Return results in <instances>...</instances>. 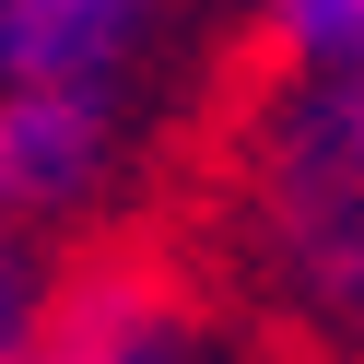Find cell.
Segmentation results:
<instances>
[{
  "instance_id": "5b68a950",
  "label": "cell",
  "mask_w": 364,
  "mask_h": 364,
  "mask_svg": "<svg viewBox=\"0 0 364 364\" xmlns=\"http://www.w3.org/2000/svg\"><path fill=\"white\" fill-rule=\"evenodd\" d=\"M59 306H71V282L48 270L36 223H12V212H0V364H36V353H48Z\"/></svg>"
},
{
  "instance_id": "277c9868",
  "label": "cell",
  "mask_w": 364,
  "mask_h": 364,
  "mask_svg": "<svg viewBox=\"0 0 364 364\" xmlns=\"http://www.w3.org/2000/svg\"><path fill=\"white\" fill-rule=\"evenodd\" d=\"M165 0H0V82H118Z\"/></svg>"
},
{
  "instance_id": "6da1fadb",
  "label": "cell",
  "mask_w": 364,
  "mask_h": 364,
  "mask_svg": "<svg viewBox=\"0 0 364 364\" xmlns=\"http://www.w3.org/2000/svg\"><path fill=\"white\" fill-rule=\"evenodd\" d=\"M235 247L306 341L364 364V59L270 71L235 129Z\"/></svg>"
},
{
  "instance_id": "7a4b0ae2",
  "label": "cell",
  "mask_w": 364,
  "mask_h": 364,
  "mask_svg": "<svg viewBox=\"0 0 364 364\" xmlns=\"http://www.w3.org/2000/svg\"><path fill=\"white\" fill-rule=\"evenodd\" d=\"M118 153V106L106 82H0V212L12 223H59L106 188Z\"/></svg>"
},
{
  "instance_id": "3957f363",
  "label": "cell",
  "mask_w": 364,
  "mask_h": 364,
  "mask_svg": "<svg viewBox=\"0 0 364 364\" xmlns=\"http://www.w3.org/2000/svg\"><path fill=\"white\" fill-rule=\"evenodd\" d=\"M82 306L118 364H294L270 317L223 306L212 282H176V270H106V282H82Z\"/></svg>"
},
{
  "instance_id": "52a82bcc",
  "label": "cell",
  "mask_w": 364,
  "mask_h": 364,
  "mask_svg": "<svg viewBox=\"0 0 364 364\" xmlns=\"http://www.w3.org/2000/svg\"><path fill=\"white\" fill-rule=\"evenodd\" d=\"M36 364H118L106 353V329H95V306H82V282H71V306H59V329H48V353Z\"/></svg>"
},
{
  "instance_id": "8992f818",
  "label": "cell",
  "mask_w": 364,
  "mask_h": 364,
  "mask_svg": "<svg viewBox=\"0 0 364 364\" xmlns=\"http://www.w3.org/2000/svg\"><path fill=\"white\" fill-rule=\"evenodd\" d=\"M270 71H353L364 59V0H259Z\"/></svg>"
}]
</instances>
